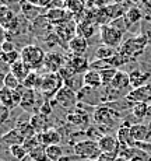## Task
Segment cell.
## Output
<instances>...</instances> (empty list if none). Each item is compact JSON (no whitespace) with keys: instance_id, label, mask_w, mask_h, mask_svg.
Wrapping results in <instances>:
<instances>
[{"instance_id":"cell-1","label":"cell","mask_w":151,"mask_h":161,"mask_svg":"<svg viewBox=\"0 0 151 161\" xmlns=\"http://www.w3.org/2000/svg\"><path fill=\"white\" fill-rule=\"evenodd\" d=\"M104 90H105V95H106V104L126 98L129 95V92L133 90L130 84V79H129V73L118 70L112 83L108 87H104Z\"/></svg>"},{"instance_id":"cell-2","label":"cell","mask_w":151,"mask_h":161,"mask_svg":"<svg viewBox=\"0 0 151 161\" xmlns=\"http://www.w3.org/2000/svg\"><path fill=\"white\" fill-rule=\"evenodd\" d=\"M148 44H150L148 36L146 34L140 32V34H136V35H132L130 38L125 39L118 51H119V53H122L123 56L127 58L130 62H133L146 52V48Z\"/></svg>"},{"instance_id":"cell-3","label":"cell","mask_w":151,"mask_h":161,"mask_svg":"<svg viewBox=\"0 0 151 161\" xmlns=\"http://www.w3.org/2000/svg\"><path fill=\"white\" fill-rule=\"evenodd\" d=\"M20 52H21V60L24 63H27V66L32 72H39L41 69H44L46 52L42 46L30 44V45L23 46Z\"/></svg>"},{"instance_id":"cell-4","label":"cell","mask_w":151,"mask_h":161,"mask_svg":"<svg viewBox=\"0 0 151 161\" xmlns=\"http://www.w3.org/2000/svg\"><path fill=\"white\" fill-rule=\"evenodd\" d=\"M64 86V80L60 76V73H49L46 72L42 74V81L39 86V91L45 97V100L55 98L56 92Z\"/></svg>"},{"instance_id":"cell-5","label":"cell","mask_w":151,"mask_h":161,"mask_svg":"<svg viewBox=\"0 0 151 161\" xmlns=\"http://www.w3.org/2000/svg\"><path fill=\"white\" fill-rule=\"evenodd\" d=\"M77 97H78V103L83 105H87V107L97 108L100 105L106 104V95H105V90L104 87L101 88H91L84 86L83 90H80L77 92Z\"/></svg>"},{"instance_id":"cell-6","label":"cell","mask_w":151,"mask_h":161,"mask_svg":"<svg viewBox=\"0 0 151 161\" xmlns=\"http://www.w3.org/2000/svg\"><path fill=\"white\" fill-rule=\"evenodd\" d=\"M122 118L121 112H118L116 109H113L111 105L104 104L100 107L94 108V114H92V119L98 126H112L118 122Z\"/></svg>"},{"instance_id":"cell-7","label":"cell","mask_w":151,"mask_h":161,"mask_svg":"<svg viewBox=\"0 0 151 161\" xmlns=\"http://www.w3.org/2000/svg\"><path fill=\"white\" fill-rule=\"evenodd\" d=\"M73 153L81 160H97L102 151H101L100 146H98L97 140L87 139V140H81L74 143Z\"/></svg>"},{"instance_id":"cell-8","label":"cell","mask_w":151,"mask_h":161,"mask_svg":"<svg viewBox=\"0 0 151 161\" xmlns=\"http://www.w3.org/2000/svg\"><path fill=\"white\" fill-rule=\"evenodd\" d=\"M100 39L104 45L112 46L115 49H119L121 45L123 44V31H121L119 28L113 27L112 24H105V25L100 27Z\"/></svg>"},{"instance_id":"cell-9","label":"cell","mask_w":151,"mask_h":161,"mask_svg":"<svg viewBox=\"0 0 151 161\" xmlns=\"http://www.w3.org/2000/svg\"><path fill=\"white\" fill-rule=\"evenodd\" d=\"M55 103L57 105H60L64 109H73L78 105V97H77V92L73 91L72 88H69L67 86H63L59 91L55 95Z\"/></svg>"},{"instance_id":"cell-10","label":"cell","mask_w":151,"mask_h":161,"mask_svg":"<svg viewBox=\"0 0 151 161\" xmlns=\"http://www.w3.org/2000/svg\"><path fill=\"white\" fill-rule=\"evenodd\" d=\"M53 30H55V25L51 23V20L46 17L45 13L41 14L32 23V35H34V38L39 39V41L45 39L49 34L53 32Z\"/></svg>"},{"instance_id":"cell-11","label":"cell","mask_w":151,"mask_h":161,"mask_svg":"<svg viewBox=\"0 0 151 161\" xmlns=\"http://www.w3.org/2000/svg\"><path fill=\"white\" fill-rule=\"evenodd\" d=\"M66 60L67 56H64L62 52H56V51L46 52L44 69L49 73H59L62 67L66 64Z\"/></svg>"},{"instance_id":"cell-12","label":"cell","mask_w":151,"mask_h":161,"mask_svg":"<svg viewBox=\"0 0 151 161\" xmlns=\"http://www.w3.org/2000/svg\"><path fill=\"white\" fill-rule=\"evenodd\" d=\"M55 32L62 39L64 46L69 48V42L77 35V21L72 20V21H67V23L59 24V25H55Z\"/></svg>"},{"instance_id":"cell-13","label":"cell","mask_w":151,"mask_h":161,"mask_svg":"<svg viewBox=\"0 0 151 161\" xmlns=\"http://www.w3.org/2000/svg\"><path fill=\"white\" fill-rule=\"evenodd\" d=\"M46 17L51 20V23L53 25H59V24L67 23V21L74 20V14L70 13L67 8L60 7V8H48L45 11Z\"/></svg>"},{"instance_id":"cell-14","label":"cell","mask_w":151,"mask_h":161,"mask_svg":"<svg viewBox=\"0 0 151 161\" xmlns=\"http://www.w3.org/2000/svg\"><path fill=\"white\" fill-rule=\"evenodd\" d=\"M123 18H125L127 31H130L132 32V28H133L134 25H138L140 23H143L144 11L138 4H133L127 11H126V14L123 15Z\"/></svg>"},{"instance_id":"cell-15","label":"cell","mask_w":151,"mask_h":161,"mask_svg":"<svg viewBox=\"0 0 151 161\" xmlns=\"http://www.w3.org/2000/svg\"><path fill=\"white\" fill-rule=\"evenodd\" d=\"M126 98L134 104H137V103L151 104V84L148 83V84L141 86L138 88H133Z\"/></svg>"},{"instance_id":"cell-16","label":"cell","mask_w":151,"mask_h":161,"mask_svg":"<svg viewBox=\"0 0 151 161\" xmlns=\"http://www.w3.org/2000/svg\"><path fill=\"white\" fill-rule=\"evenodd\" d=\"M66 120L69 123H72V125L81 128V126H85V125H88V123H90V115L85 112V109L78 108V105H77L76 108L70 109V112H67Z\"/></svg>"},{"instance_id":"cell-17","label":"cell","mask_w":151,"mask_h":161,"mask_svg":"<svg viewBox=\"0 0 151 161\" xmlns=\"http://www.w3.org/2000/svg\"><path fill=\"white\" fill-rule=\"evenodd\" d=\"M66 66L74 74H84L90 69V62L85 56H73V55H70L66 60Z\"/></svg>"},{"instance_id":"cell-18","label":"cell","mask_w":151,"mask_h":161,"mask_svg":"<svg viewBox=\"0 0 151 161\" xmlns=\"http://www.w3.org/2000/svg\"><path fill=\"white\" fill-rule=\"evenodd\" d=\"M88 48H90L88 39L76 35L74 38L69 42L67 51H69V53L73 55V56H85V53L88 52Z\"/></svg>"},{"instance_id":"cell-19","label":"cell","mask_w":151,"mask_h":161,"mask_svg":"<svg viewBox=\"0 0 151 161\" xmlns=\"http://www.w3.org/2000/svg\"><path fill=\"white\" fill-rule=\"evenodd\" d=\"M17 90L21 92V105H20V108L23 111H32L34 107H35V103H36L35 90L27 88V87H24L23 84H21Z\"/></svg>"},{"instance_id":"cell-20","label":"cell","mask_w":151,"mask_h":161,"mask_svg":"<svg viewBox=\"0 0 151 161\" xmlns=\"http://www.w3.org/2000/svg\"><path fill=\"white\" fill-rule=\"evenodd\" d=\"M45 11H46L45 8L39 7V6L32 4V3L27 2V0H21V15H23L24 18H27L30 23H34V21L41 14H44Z\"/></svg>"},{"instance_id":"cell-21","label":"cell","mask_w":151,"mask_h":161,"mask_svg":"<svg viewBox=\"0 0 151 161\" xmlns=\"http://www.w3.org/2000/svg\"><path fill=\"white\" fill-rule=\"evenodd\" d=\"M98 146L102 153L119 154V150H121V143H119L118 137L112 135H102V137L98 140Z\"/></svg>"},{"instance_id":"cell-22","label":"cell","mask_w":151,"mask_h":161,"mask_svg":"<svg viewBox=\"0 0 151 161\" xmlns=\"http://www.w3.org/2000/svg\"><path fill=\"white\" fill-rule=\"evenodd\" d=\"M0 142H2L3 146L8 148V147L14 146V144H24L25 139L23 137V135H21L20 130H18L17 128H13V129H10L8 132L3 133Z\"/></svg>"},{"instance_id":"cell-23","label":"cell","mask_w":151,"mask_h":161,"mask_svg":"<svg viewBox=\"0 0 151 161\" xmlns=\"http://www.w3.org/2000/svg\"><path fill=\"white\" fill-rule=\"evenodd\" d=\"M97 30H100V25H97L94 21L88 20V18H84L83 21L77 23V35L85 39H90L91 36H94Z\"/></svg>"},{"instance_id":"cell-24","label":"cell","mask_w":151,"mask_h":161,"mask_svg":"<svg viewBox=\"0 0 151 161\" xmlns=\"http://www.w3.org/2000/svg\"><path fill=\"white\" fill-rule=\"evenodd\" d=\"M130 135L136 144L147 142L150 136V126L144 125V123H134L130 126Z\"/></svg>"},{"instance_id":"cell-25","label":"cell","mask_w":151,"mask_h":161,"mask_svg":"<svg viewBox=\"0 0 151 161\" xmlns=\"http://www.w3.org/2000/svg\"><path fill=\"white\" fill-rule=\"evenodd\" d=\"M129 79H130L132 88H138L141 86L148 84V80L151 79V73L143 72L140 69H134L132 72H129Z\"/></svg>"},{"instance_id":"cell-26","label":"cell","mask_w":151,"mask_h":161,"mask_svg":"<svg viewBox=\"0 0 151 161\" xmlns=\"http://www.w3.org/2000/svg\"><path fill=\"white\" fill-rule=\"evenodd\" d=\"M38 139L41 142V144H44L45 147L52 146V144H59L62 137H60V133L56 130V129H46L45 132L38 133Z\"/></svg>"},{"instance_id":"cell-27","label":"cell","mask_w":151,"mask_h":161,"mask_svg":"<svg viewBox=\"0 0 151 161\" xmlns=\"http://www.w3.org/2000/svg\"><path fill=\"white\" fill-rule=\"evenodd\" d=\"M84 86L91 88H101L102 87V79H101V73L98 70L88 69L84 73Z\"/></svg>"},{"instance_id":"cell-28","label":"cell","mask_w":151,"mask_h":161,"mask_svg":"<svg viewBox=\"0 0 151 161\" xmlns=\"http://www.w3.org/2000/svg\"><path fill=\"white\" fill-rule=\"evenodd\" d=\"M116 137H118L121 146H136V143H134V140L132 139V135H130V126L126 125V123H123L121 128L118 129Z\"/></svg>"},{"instance_id":"cell-29","label":"cell","mask_w":151,"mask_h":161,"mask_svg":"<svg viewBox=\"0 0 151 161\" xmlns=\"http://www.w3.org/2000/svg\"><path fill=\"white\" fill-rule=\"evenodd\" d=\"M10 72L14 73L15 76L20 79V81L23 83L24 80H25V77L28 76V74L32 72V70H31L30 67L27 66V63H24V62L20 59L18 62H15L14 64H11V66H10Z\"/></svg>"},{"instance_id":"cell-30","label":"cell","mask_w":151,"mask_h":161,"mask_svg":"<svg viewBox=\"0 0 151 161\" xmlns=\"http://www.w3.org/2000/svg\"><path fill=\"white\" fill-rule=\"evenodd\" d=\"M15 128L20 130V133L23 135V137L25 139V140L35 137V136L38 135V133H36V130H35V128L31 125L30 120H25V122H21V120H18L17 125H15Z\"/></svg>"},{"instance_id":"cell-31","label":"cell","mask_w":151,"mask_h":161,"mask_svg":"<svg viewBox=\"0 0 151 161\" xmlns=\"http://www.w3.org/2000/svg\"><path fill=\"white\" fill-rule=\"evenodd\" d=\"M0 103L4 107L10 108V109H14L15 104H14V90H10L7 87L3 86L2 91H0Z\"/></svg>"},{"instance_id":"cell-32","label":"cell","mask_w":151,"mask_h":161,"mask_svg":"<svg viewBox=\"0 0 151 161\" xmlns=\"http://www.w3.org/2000/svg\"><path fill=\"white\" fill-rule=\"evenodd\" d=\"M41 81H42V74H39V72H31L23 81V86L31 90H39Z\"/></svg>"},{"instance_id":"cell-33","label":"cell","mask_w":151,"mask_h":161,"mask_svg":"<svg viewBox=\"0 0 151 161\" xmlns=\"http://www.w3.org/2000/svg\"><path fill=\"white\" fill-rule=\"evenodd\" d=\"M30 122H31V125L35 128L36 133H42V132H45L46 129H49V128H46V125H48V116L42 115V114H39V112L36 114V115L31 116Z\"/></svg>"},{"instance_id":"cell-34","label":"cell","mask_w":151,"mask_h":161,"mask_svg":"<svg viewBox=\"0 0 151 161\" xmlns=\"http://www.w3.org/2000/svg\"><path fill=\"white\" fill-rule=\"evenodd\" d=\"M116 53H118V49L102 44L95 49V59H104V60H108V59L115 56Z\"/></svg>"},{"instance_id":"cell-35","label":"cell","mask_w":151,"mask_h":161,"mask_svg":"<svg viewBox=\"0 0 151 161\" xmlns=\"http://www.w3.org/2000/svg\"><path fill=\"white\" fill-rule=\"evenodd\" d=\"M148 114H150V104L137 103V104H134L133 108H132V115H133L134 119H137V120H143Z\"/></svg>"},{"instance_id":"cell-36","label":"cell","mask_w":151,"mask_h":161,"mask_svg":"<svg viewBox=\"0 0 151 161\" xmlns=\"http://www.w3.org/2000/svg\"><path fill=\"white\" fill-rule=\"evenodd\" d=\"M64 8H67L70 13H73L74 15H78L85 10L84 0H66L64 2Z\"/></svg>"},{"instance_id":"cell-37","label":"cell","mask_w":151,"mask_h":161,"mask_svg":"<svg viewBox=\"0 0 151 161\" xmlns=\"http://www.w3.org/2000/svg\"><path fill=\"white\" fill-rule=\"evenodd\" d=\"M64 86L72 88L73 91L78 92L80 90H83V87H84V74H76V76L67 79L64 81Z\"/></svg>"},{"instance_id":"cell-38","label":"cell","mask_w":151,"mask_h":161,"mask_svg":"<svg viewBox=\"0 0 151 161\" xmlns=\"http://www.w3.org/2000/svg\"><path fill=\"white\" fill-rule=\"evenodd\" d=\"M3 84H4V87H7L10 90H17L23 83L20 81V79H18L14 73H11L10 70H8V72L6 73V76L3 77Z\"/></svg>"},{"instance_id":"cell-39","label":"cell","mask_w":151,"mask_h":161,"mask_svg":"<svg viewBox=\"0 0 151 161\" xmlns=\"http://www.w3.org/2000/svg\"><path fill=\"white\" fill-rule=\"evenodd\" d=\"M46 156L52 161H59L62 157H64V153H63V148L59 144H52V146L46 147Z\"/></svg>"},{"instance_id":"cell-40","label":"cell","mask_w":151,"mask_h":161,"mask_svg":"<svg viewBox=\"0 0 151 161\" xmlns=\"http://www.w3.org/2000/svg\"><path fill=\"white\" fill-rule=\"evenodd\" d=\"M8 153H10L11 158H14L15 161H20L28 154V151L24 147V144H14V146L8 147Z\"/></svg>"},{"instance_id":"cell-41","label":"cell","mask_w":151,"mask_h":161,"mask_svg":"<svg viewBox=\"0 0 151 161\" xmlns=\"http://www.w3.org/2000/svg\"><path fill=\"white\" fill-rule=\"evenodd\" d=\"M101 79H102V87H108V86L112 83V80L115 79L116 73H118V69H113V67H109V69L101 70Z\"/></svg>"},{"instance_id":"cell-42","label":"cell","mask_w":151,"mask_h":161,"mask_svg":"<svg viewBox=\"0 0 151 161\" xmlns=\"http://www.w3.org/2000/svg\"><path fill=\"white\" fill-rule=\"evenodd\" d=\"M21 59V52L20 51H13V52H7V53H3L2 52V62L6 64H8V66H11V64H14L15 62H18Z\"/></svg>"},{"instance_id":"cell-43","label":"cell","mask_w":151,"mask_h":161,"mask_svg":"<svg viewBox=\"0 0 151 161\" xmlns=\"http://www.w3.org/2000/svg\"><path fill=\"white\" fill-rule=\"evenodd\" d=\"M111 63L108 60H104V59H95V60L90 62V69H94V70H98V72H101V70H105V69H109Z\"/></svg>"},{"instance_id":"cell-44","label":"cell","mask_w":151,"mask_h":161,"mask_svg":"<svg viewBox=\"0 0 151 161\" xmlns=\"http://www.w3.org/2000/svg\"><path fill=\"white\" fill-rule=\"evenodd\" d=\"M15 51V42L13 39H3L2 42V52L7 53V52H13Z\"/></svg>"},{"instance_id":"cell-45","label":"cell","mask_w":151,"mask_h":161,"mask_svg":"<svg viewBox=\"0 0 151 161\" xmlns=\"http://www.w3.org/2000/svg\"><path fill=\"white\" fill-rule=\"evenodd\" d=\"M10 115H11V109L4 105H0V122L2 123H6L8 119H10Z\"/></svg>"},{"instance_id":"cell-46","label":"cell","mask_w":151,"mask_h":161,"mask_svg":"<svg viewBox=\"0 0 151 161\" xmlns=\"http://www.w3.org/2000/svg\"><path fill=\"white\" fill-rule=\"evenodd\" d=\"M118 156L119 154H116V153H101L100 157L95 161H115V158Z\"/></svg>"},{"instance_id":"cell-47","label":"cell","mask_w":151,"mask_h":161,"mask_svg":"<svg viewBox=\"0 0 151 161\" xmlns=\"http://www.w3.org/2000/svg\"><path fill=\"white\" fill-rule=\"evenodd\" d=\"M52 2H53V0H39V7H42V8H45V10H48L49 6L52 4Z\"/></svg>"},{"instance_id":"cell-48","label":"cell","mask_w":151,"mask_h":161,"mask_svg":"<svg viewBox=\"0 0 151 161\" xmlns=\"http://www.w3.org/2000/svg\"><path fill=\"white\" fill-rule=\"evenodd\" d=\"M20 161H35V160L32 158V156H31V154H27V156L24 157V158H21Z\"/></svg>"},{"instance_id":"cell-49","label":"cell","mask_w":151,"mask_h":161,"mask_svg":"<svg viewBox=\"0 0 151 161\" xmlns=\"http://www.w3.org/2000/svg\"><path fill=\"white\" fill-rule=\"evenodd\" d=\"M115 161H127V160H126V158H123V157H121V156H118V157H116V158H115Z\"/></svg>"},{"instance_id":"cell-50","label":"cell","mask_w":151,"mask_h":161,"mask_svg":"<svg viewBox=\"0 0 151 161\" xmlns=\"http://www.w3.org/2000/svg\"><path fill=\"white\" fill-rule=\"evenodd\" d=\"M133 161H147V160H133Z\"/></svg>"},{"instance_id":"cell-51","label":"cell","mask_w":151,"mask_h":161,"mask_svg":"<svg viewBox=\"0 0 151 161\" xmlns=\"http://www.w3.org/2000/svg\"><path fill=\"white\" fill-rule=\"evenodd\" d=\"M83 161H95V160H83Z\"/></svg>"},{"instance_id":"cell-52","label":"cell","mask_w":151,"mask_h":161,"mask_svg":"<svg viewBox=\"0 0 151 161\" xmlns=\"http://www.w3.org/2000/svg\"><path fill=\"white\" fill-rule=\"evenodd\" d=\"M62 2H66V0H62Z\"/></svg>"}]
</instances>
